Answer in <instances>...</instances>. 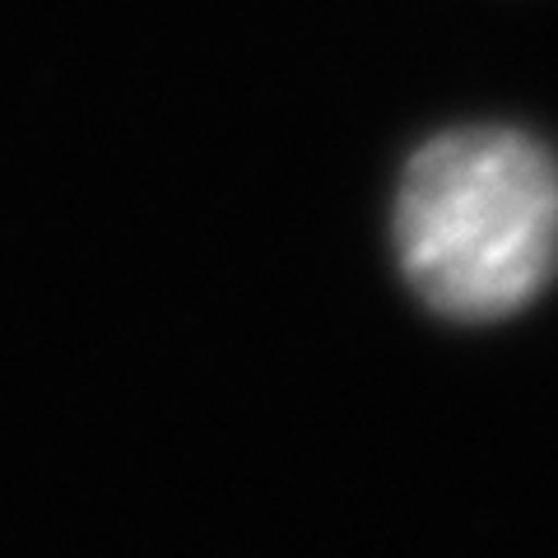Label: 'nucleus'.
Segmentation results:
<instances>
[{
  "mask_svg": "<svg viewBox=\"0 0 558 558\" xmlns=\"http://www.w3.org/2000/svg\"><path fill=\"white\" fill-rule=\"evenodd\" d=\"M400 279L433 317L494 326L558 279V154L517 126L424 140L391 201Z\"/></svg>",
  "mask_w": 558,
  "mask_h": 558,
  "instance_id": "obj_1",
  "label": "nucleus"
}]
</instances>
